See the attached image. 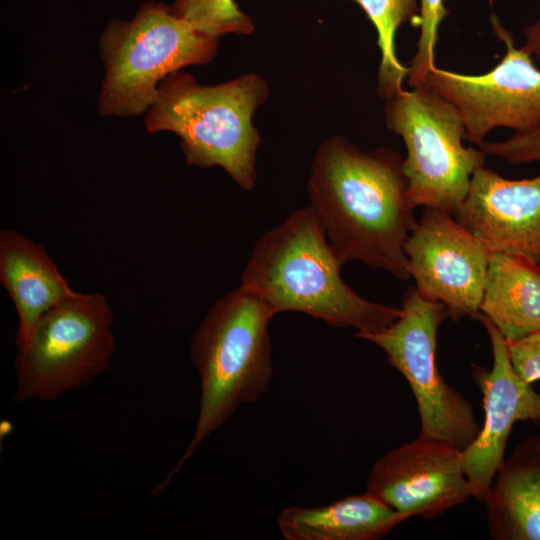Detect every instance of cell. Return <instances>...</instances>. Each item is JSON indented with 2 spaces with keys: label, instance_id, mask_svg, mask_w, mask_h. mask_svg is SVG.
I'll return each instance as SVG.
<instances>
[{
  "label": "cell",
  "instance_id": "obj_6",
  "mask_svg": "<svg viewBox=\"0 0 540 540\" xmlns=\"http://www.w3.org/2000/svg\"><path fill=\"white\" fill-rule=\"evenodd\" d=\"M113 314L101 293H75L36 323L15 358L14 402L54 401L92 383L115 352Z\"/></svg>",
  "mask_w": 540,
  "mask_h": 540
},
{
  "label": "cell",
  "instance_id": "obj_7",
  "mask_svg": "<svg viewBox=\"0 0 540 540\" xmlns=\"http://www.w3.org/2000/svg\"><path fill=\"white\" fill-rule=\"evenodd\" d=\"M387 127L406 147L403 161L414 207L452 216L464 202L473 173L485 164L479 148L464 147L465 125L455 107L428 89H402L385 104Z\"/></svg>",
  "mask_w": 540,
  "mask_h": 540
},
{
  "label": "cell",
  "instance_id": "obj_16",
  "mask_svg": "<svg viewBox=\"0 0 540 540\" xmlns=\"http://www.w3.org/2000/svg\"><path fill=\"white\" fill-rule=\"evenodd\" d=\"M409 518L366 491L325 506L284 508L277 525L287 540H377Z\"/></svg>",
  "mask_w": 540,
  "mask_h": 540
},
{
  "label": "cell",
  "instance_id": "obj_3",
  "mask_svg": "<svg viewBox=\"0 0 540 540\" xmlns=\"http://www.w3.org/2000/svg\"><path fill=\"white\" fill-rule=\"evenodd\" d=\"M273 317L270 308L241 285L207 311L190 344L201 380L195 430L175 468L152 494L162 492L200 443L241 405L254 403L268 390L273 373L268 324Z\"/></svg>",
  "mask_w": 540,
  "mask_h": 540
},
{
  "label": "cell",
  "instance_id": "obj_17",
  "mask_svg": "<svg viewBox=\"0 0 540 540\" xmlns=\"http://www.w3.org/2000/svg\"><path fill=\"white\" fill-rule=\"evenodd\" d=\"M480 313L507 342L540 332V265L491 252Z\"/></svg>",
  "mask_w": 540,
  "mask_h": 540
},
{
  "label": "cell",
  "instance_id": "obj_20",
  "mask_svg": "<svg viewBox=\"0 0 540 540\" xmlns=\"http://www.w3.org/2000/svg\"><path fill=\"white\" fill-rule=\"evenodd\" d=\"M420 2V34L415 56L408 67V84L420 87L425 84L429 72L434 65V48L438 30L443 19L448 15L444 0H419Z\"/></svg>",
  "mask_w": 540,
  "mask_h": 540
},
{
  "label": "cell",
  "instance_id": "obj_10",
  "mask_svg": "<svg viewBox=\"0 0 540 540\" xmlns=\"http://www.w3.org/2000/svg\"><path fill=\"white\" fill-rule=\"evenodd\" d=\"M404 251L421 296L453 319L478 318L491 252L451 214L425 207Z\"/></svg>",
  "mask_w": 540,
  "mask_h": 540
},
{
  "label": "cell",
  "instance_id": "obj_8",
  "mask_svg": "<svg viewBox=\"0 0 540 540\" xmlns=\"http://www.w3.org/2000/svg\"><path fill=\"white\" fill-rule=\"evenodd\" d=\"M447 316L442 303L424 298L411 287L394 323L356 337L381 348L387 362L408 382L417 403L420 435L444 439L464 450L477 438L481 426L471 403L444 380L436 367L437 331Z\"/></svg>",
  "mask_w": 540,
  "mask_h": 540
},
{
  "label": "cell",
  "instance_id": "obj_1",
  "mask_svg": "<svg viewBox=\"0 0 540 540\" xmlns=\"http://www.w3.org/2000/svg\"><path fill=\"white\" fill-rule=\"evenodd\" d=\"M403 161L393 149L365 152L341 135L316 150L310 206L342 264L359 260L399 280L411 277L404 246L417 221Z\"/></svg>",
  "mask_w": 540,
  "mask_h": 540
},
{
  "label": "cell",
  "instance_id": "obj_4",
  "mask_svg": "<svg viewBox=\"0 0 540 540\" xmlns=\"http://www.w3.org/2000/svg\"><path fill=\"white\" fill-rule=\"evenodd\" d=\"M268 95L267 82L256 73L203 86L191 74L177 71L159 83L145 127L149 133L178 135L187 165L220 166L242 189L251 191L260 143L252 117Z\"/></svg>",
  "mask_w": 540,
  "mask_h": 540
},
{
  "label": "cell",
  "instance_id": "obj_2",
  "mask_svg": "<svg viewBox=\"0 0 540 540\" xmlns=\"http://www.w3.org/2000/svg\"><path fill=\"white\" fill-rule=\"evenodd\" d=\"M343 264L311 206L300 208L255 243L240 285L273 312H300L355 336L375 333L401 315L396 308L364 299L342 279Z\"/></svg>",
  "mask_w": 540,
  "mask_h": 540
},
{
  "label": "cell",
  "instance_id": "obj_22",
  "mask_svg": "<svg viewBox=\"0 0 540 540\" xmlns=\"http://www.w3.org/2000/svg\"><path fill=\"white\" fill-rule=\"evenodd\" d=\"M512 366L519 377L532 384L540 379V332L508 342Z\"/></svg>",
  "mask_w": 540,
  "mask_h": 540
},
{
  "label": "cell",
  "instance_id": "obj_18",
  "mask_svg": "<svg viewBox=\"0 0 540 540\" xmlns=\"http://www.w3.org/2000/svg\"><path fill=\"white\" fill-rule=\"evenodd\" d=\"M364 11L376 28L377 44L381 50L377 91L381 98L388 100L401 91L402 83L408 75L406 68L395 53L397 30L405 23L419 25V0H352Z\"/></svg>",
  "mask_w": 540,
  "mask_h": 540
},
{
  "label": "cell",
  "instance_id": "obj_14",
  "mask_svg": "<svg viewBox=\"0 0 540 540\" xmlns=\"http://www.w3.org/2000/svg\"><path fill=\"white\" fill-rule=\"evenodd\" d=\"M0 282L17 311L18 348L48 310L76 293L40 243L11 229L0 233Z\"/></svg>",
  "mask_w": 540,
  "mask_h": 540
},
{
  "label": "cell",
  "instance_id": "obj_5",
  "mask_svg": "<svg viewBox=\"0 0 540 540\" xmlns=\"http://www.w3.org/2000/svg\"><path fill=\"white\" fill-rule=\"evenodd\" d=\"M217 50L218 38L196 29L161 2L143 3L131 20H110L99 38L105 71L99 115L146 113L165 77L187 66L211 62Z\"/></svg>",
  "mask_w": 540,
  "mask_h": 540
},
{
  "label": "cell",
  "instance_id": "obj_15",
  "mask_svg": "<svg viewBox=\"0 0 540 540\" xmlns=\"http://www.w3.org/2000/svg\"><path fill=\"white\" fill-rule=\"evenodd\" d=\"M484 501L494 540H540V437L522 440L499 466Z\"/></svg>",
  "mask_w": 540,
  "mask_h": 540
},
{
  "label": "cell",
  "instance_id": "obj_12",
  "mask_svg": "<svg viewBox=\"0 0 540 540\" xmlns=\"http://www.w3.org/2000/svg\"><path fill=\"white\" fill-rule=\"evenodd\" d=\"M493 353L490 370L476 367L472 374L483 395L484 422L477 438L462 450L463 471L484 502L503 462L508 436L517 421L540 425V394L514 370L508 342L481 313Z\"/></svg>",
  "mask_w": 540,
  "mask_h": 540
},
{
  "label": "cell",
  "instance_id": "obj_19",
  "mask_svg": "<svg viewBox=\"0 0 540 540\" xmlns=\"http://www.w3.org/2000/svg\"><path fill=\"white\" fill-rule=\"evenodd\" d=\"M171 7L177 16L216 38L227 34L250 35L255 30L252 18L235 0H175Z\"/></svg>",
  "mask_w": 540,
  "mask_h": 540
},
{
  "label": "cell",
  "instance_id": "obj_11",
  "mask_svg": "<svg viewBox=\"0 0 540 540\" xmlns=\"http://www.w3.org/2000/svg\"><path fill=\"white\" fill-rule=\"evenodd\" d=\"M366 491L395 511L426 519L476 497L463 471L462 450L420 434L373 464Z\"/></svg>",
  "mask_w": 540,
  "mask_h": 540
},
{
  "label": "cell",
  "instance_id": "obj_21",
  "mask_svg": "<svg viewBox=\"0 0 540 540\" xmlns=\"http://www.w3.org/2000/svg\"><path fill=\"white\" fill-rule=\"evenodd\" d=\"M479 148L486 155L498 156L510 164L540 161V127L524 133L516 132L503 141H484Z\"/></svg>",
  "mask_w": 540,
  "mask_h": 540
},
{
  "label": "cell",
  "instance_id": "obj_13",
  "mask_svg": "<svg viewBox=\"0 0 540 540\" xmlns=\"http://www.w3.org/2000/svg\"><path fill=\"white\" fill-rule=\"evenodd\" d=\"M453 217L490 252L540 265V173L509 180L485 166L478 168Z\"/></svg>",
  "mask_w": 540,
  "mask_h": 540
},
{
  "label": "cell",
  "instance_id": "obj_23",
  "mask_svg": "<svg viewBox=\"0 0 540 540\" xmlns=\"http://www.w3.org/2000/svg\"><path fill=\"white\" fill-rule=\"evenodd\" d=\"M525 43L522 48L538 62L540 68V16L524 29Z\"/></svg>",
  "mask_w": 540,
  "mask_h": 540
},
{
  "label": "cell",
  "instance_id": "obj_9",
  "mask_svg": "<svg viewBox=\"0 0 540 540\" xmlns=\"http://www.w3.org/2000/svg\"><path fill=\"white\" fill-rule=\"evenodd\" d=\"M494 32L506 45L501 61L488 73L465 75L434 67L424 86L458 111L466 138L481 144L494 128L524 133L540 127V68L497 19ZM515 132V133H516Z\"/></svg>",
  "mask_w": 540,
  "mask_h": 540
}]
</instances>
